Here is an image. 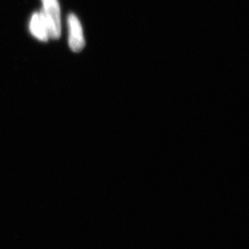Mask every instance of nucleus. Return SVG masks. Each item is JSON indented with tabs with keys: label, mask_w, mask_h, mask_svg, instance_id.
I'll use <instances>...</instances> for the list:
<instances>
[{
	"label": "nucleus",
	"mask_w": 249,
	"mask_h": 249,
	"mask_svg": "<svg viewBox=\"0 0 249 249\" xmlns=\"http://www.w3.org/2000/svg\"><path fill=\"white\" fill-rule=\"evenodd\" d=\"M69 30V45L73 52L78 53L83 50L85 38L83 29L78 17L71 14L67 18Z\"/></svg>",
	"instance_id": "nucleus-2"
},
{
	"label": "nucleus",
	"mask_w": 249,
	"mask_h": 249,
	"mask_svg": "<svg viewBox=\"0 0 249 249\" xmlns=\"http://www.w3.org/2000/svg\"><path fill=\"white\" fill-rule=\"evenodd\" d=\"M40 12L47 24L50 39L57 40L61 36V8L58 0H41Z\"/></svg>",
	"instance_id": "nucleus-1"
},
{
	"label": "nucleus",
	"mask_w": 249,
	"mask_h": 249,
	"mask_svg": "<svg viewBox=\"0 0 249 249\" xmlns=\"http://www.w3.org/2000/svg\"><path fill=\"white\" fill-rule=\"evenodd\" d=\"M29 31L31 34L37 40L46 42L50 40V33L48 30L47 24L40 12L33 13L29 22Z\"/></svg>",
	"instance_id": "nucleus-3"
}]
</instances>
